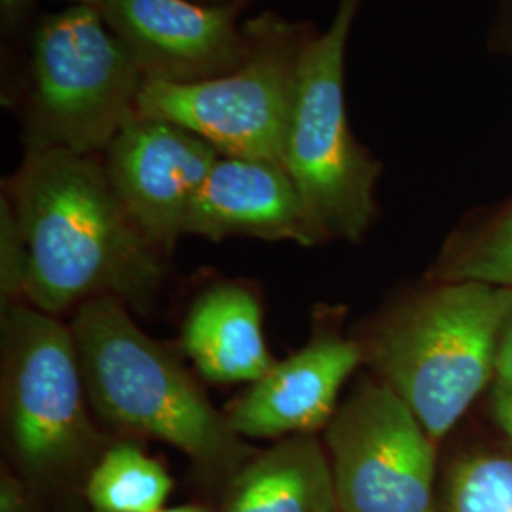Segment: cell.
I'll return each mask as SVG.
<instances>
[{"instance_id":"cell-9","label":"cell","mask_w":512,"mask_h":512,"mask_svg":"<svg viewBox=\"0 0 512 512\" xmlns=\"http://www.w3.org/2000/svg\"><path fill=\"white\" fill-rule=\"evenodd\" d=\"M219 150L188 129L133 116L107 154L110 186L129 219L160 251L186 234V219Z\"/></svg>"},{"instance_id":"cell-23","label":"cell","mask_w":512,"mask_h":512,"mask_svg":"<svg viewBox=\"0 0 512 512\" xmlns=\"http://www.w3.org/2000/svg\"><path fill=\"white\" fill-rule=\"evenodd\" d=\"M158 512H207V509H203L200 505H181V507H171Z\"/></svg>"},{"instance_id":"cell-4","label":"cell","mask_w":512,"mask_h":512,"mask_svg":"<svg viewBox=\"0 0 512 512\" xmlns=\"http://www.w3.org/2000/svg\"><path fill=\"white\" fill-rule=\"evenodd\" d=\"M511 317L512 287L446 281L385 323L372 363L437 442L492 380Z\"/></svg>"},{"instance_id":"cell-2","label":"cell","mask_w":512,"mask_h":512,"mask_svg":"<svg viewBox=\"0 0 512 512\" xmlns=\"http://www.w3.org/2000/svg\"><path fill=\"white\" fill-rule=\"evenodd\" d=\"M71 330L88 399L109 429L165 442L205 475L228 480L255 456L183 363L135 325L124 302H84Z\"/></svg>"},{"instance_id":"cell-5","label":"cell","mask_w":512,"mask_h":512,"mask_svg":"<svg viewBox=\"0 0 512 512\" xmlns=\"http://www.w3.org/2000/svg\"><path fill=\"white\" fill-rule=\"evenodd\" d=\"M361 0H340L329 31L296 61L283 167L319 241H357L374 217L378 167L355 141L344 99V55Z\"/></svg>"},{"instance_id":"cell-1","label":"cell","mask_w":512,"mask_h":512,"mask_svg":"<svg viewBox=\"0 0 512 512\" xmlns=\"http://www.w3.org/2000/svg\"><path fill=\"white\" fill-rule=\"evenodd\" d=\"M10 203L29 251V306L54 317L103 296L141 313L152 306L165 277L160 251L129 219L92 158L31 148Z\"/></svg>"},{"instance_id":"cell-8","label":"cell","mask_w":512,"mask_h":512,"mask_svg":"<svg viewBox=\"0 0 512 512\" xmlns=\"http://www.w3.org/2000/svg\"><path fill=\"white\" fill-rule=\"evenodd\" d=\"M296 92V63L260 55L211 80L145 76L137 116L165 120L232 158L283 165Z\"/></svg>"},{"instance_id":"cell-11","label":"cell","mask_w":512,"mask_h":512,"mask_svg":"<svg viewBox=\"0 0 512 512\" xmlns=\"http://www.w3.org/2000/svg\"><path fill=\"white\" fill-rule=\"evenodd\" d=\"M184 232L213 241L247 236L319 243L287 169L275 162L232 156L219 158L205 177Z\"/></svg>"},{"instance_id":"cell-24","label":"cell","mask_w":512,"mask_h":512,"mask_svg":"<svg viewBox=\"0 0 512 512\" xmlns=\"http://www.w3.org/2000/svg\"><path fill=\"white\" fill-rule=\"evenodd\" d=\"M74 2H78V4H88V6H95L97 2H101V4H103L105 0H74Z\"/></svg>"},{"instance_id":"cell-3","label":"cell","mask_w":512,"mask_h":512,"mask_svg":"<svg viewBox=\"0 0 512 512\" xmlns=\"http://www.w3.org/2000/svg\"><path fill=\"white\" fill-rule=\"evenodd\" d=\"M2 431L33 494H73L110 446L88 408L71 325L27 304L2 311Z\"/></svg>"},{"instance_id":"cell-18","label":"cell","mask_w":512,"mask_h":512,"mask_svg":"<svg viewBox=\"0 0 512 512\" xmlns=\"http://www.w3.org/2000/svg\"><path fill=\"white\" fill-rule=\"evenodd\" d=\"M29 251L12 203L0 202V302L2 311L25 302Z\"/></svg>"},{"instance_id":"cell-13","label":"cell","mask_w":512,"mask_h":512,"mask_svg":"<svg viewBox=\"0 0 512 512\" xmlns=\"http://www.w3.org/2000/svg\"><path fill=\"white\" fill-rule=\"evenodd\" d=\"M183 349L205 380L255 384L275 365L255 294L236 283L203 291L183 327Z\"/></svg>"},{"instance_id":"cell-10","label":"cell","mask_w":512,"mask_h":512,"mask_svg":"<svg viewBox=\"0 0 512 512\" xmlns=\"http://www.w3.org/2000/svg\"><path fill=\"white\" fill-rule=\"evenodd\" d=\"M363 359L357 342L319 334L251 385L226 414L232 429L243 439L313 435L329 425L342 387Z\"/></svg>"},{"instance_id":"cell-7","label":"cell","mask_w":512,"mask_h":512,"mask_svg":"<svg viewBox=\"0 0 512 512\" xmlns=\"http://www.w3.org/2000/svg\"><path fill=\"white\" fill-rule=\"evenodd\" d=\"M325 440L340 512H437V442L389 385H361Z\"/></svg>"},{"instance_id":"cell-6","label":"cell","mask_w":512,"mask_h":512,"mask_svg":"<svg viewBox=\"0 0 512 512\" xmlns=\"http://www.w3.org/2000/svg\"><path fill=\"white\" fill-rule=\"evenodd\" d=\"M35 78L40 135L33 147L88 156L109 148L137 114L145 74L95 6L76 4L40 27Z\"/></svg>"},{"instance_id":"cell-15","label":"cell","mask_w":512,"mask_h":512,"mask_svg":"<svg viewBox=\"0 0 512 512\" xmlns=\"http://www.w3.org/2000/svg\"><path fill=\"white\" fill-rule=\"evenodd\" d=\"M173 478L135 442H110L84 484L92 512H158L173 492Z\"/></svg>"},{"instance_id":"cell-19","label":"cell","mask_w":512,"mask_h":512,"mask_svg":"<svg viewBox=\"0 0 512 512\" xmlns=\"http://www.w3.org/2000/svg\"><path fill=\"white\" fill-rule=\"evenodd\" d=\"M0 512H42L37 495L23 478L6 469L0 476Z\"/></svg>"},{"instance_id":"cell-12","label":"cell","mask_w":512,"mask_h":512,"mask_svg":"<svg viewBox=\"0 0 512 512\" xmlns=\"http://www.w3.org/2000/svg\"><path fill=\"white\" fill-rule=\"evenodd\" d=\"M103 16L147 76L183 80L238 54V33L224 8L188 0H105Z\"/></svg>"},{"instance_id":"cell-21","label":"cell","mask_w":512,"mask_h":512,"mask_svg":"<svg viewBox=\"0 0 512 512\" xmlns=\"http://www.w3.org/2000/svg\"><path fill=\"white\" fill-rule=\"evenodd\" d=\"M492 410H494L495 421L512 440V391L495 385Z\"/></svg>"},{"instance_id":"cell-16","label":"cell","mask_w":512,"mask_h":512,"mask_svg":"<svg viewBox=\"0 0 512 512\" xmlns=\"http://www.w3.org/2000/svg\"><path fill=\"white\" fill-rule=\"evenodd\" d=\"M440 512H512V458L478 452L452 467Z\"/></svg>"},{"instance_id":"cell-14","label":"cell","mask_w":512,"mask_h":512,"mask_svg":"<svg viewBox=\"0 0 512 512\" xmlns=\"http://www.w3.org/2000/svg\"><path fill=\"white\" fill-rule=\"evenodd\" d=\"M219 512H340L325 448L313 435L275 442L228 480Z\"/></svg>"},{"instance_id":"cell-22","label":"cell","mask_w":512,"mask_h":512,"mask_svg":"<svg viewBox=\"0 0 512 512\" xmlns=\"http://www.w3.org/2000/svg\"><path fill=\"white\" fill-rule=\"evenodd\" d=\"M0 2H2L4 14L10 16V18L18 14V10L21 8V4H23V0H0Z\"/></svg>"},{"instance_id":"cell-20","label":"cell","mask_w":512,"mask_h":512,"mask_svg":"<svg viewBox=\"0 0 512 512\" xmlns=\"http://www.w3.org/2000/svg\"><path fill=\"white\" fill-rule=\"evenodd\" d=\"M494 376L497 387L512 391V317L499 340Z\"/></svg>"},{"instance_id":"cell-17","label":"cell","mask_w":512,"mask_h":512,"mask_svg":"<svg viewBox=\"0 0 512 512\" xmlns=\"http://www.w3.org/2000/svg\"><path fill=\"white\" fill-rule=\"evenodd\" d=\"M442 279L512 287V207L450 260Z\"/></svg>"}]
</instances>
